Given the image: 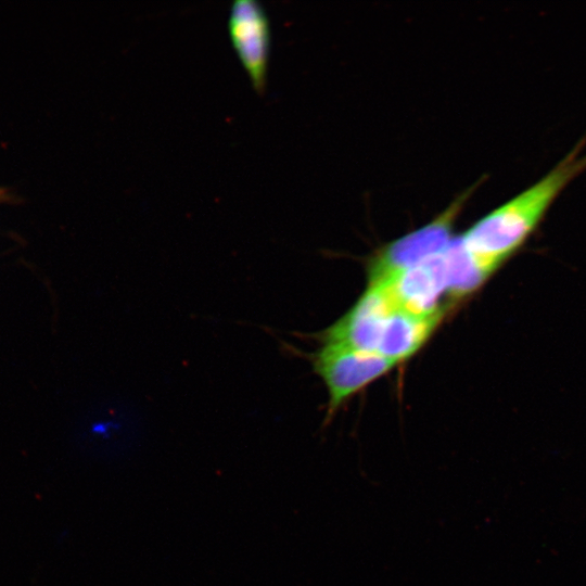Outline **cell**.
Returning a JSON list of instances; mask_svg holds the SVG:
<instances>
[{"instance_id":"6da1fadb","label":"cell","mask_w":586,"mask_h":586,"mask_svg":"<svg viewBox=\"0 0 586 586\" xmlns=\"http://www.w3.org/2000/svg\"><path fill=\"white\" fill-rule=\"evenodd\" d=\"M581 146L530 188L475 221L461 234L466 246L497 270L525 243L565 187L586 169Z\"/></svg>"},{"instance_id":"7a4b0ae2","label":"cell","mask_w":586,"mask_h":586,"mask_svg":"<svg viewBox=\"0 0 586 586\" xmlns=\"http://www.w3.org/2000/svg\"><path fill=\"white\" fill-rule=\"evenodd\" d=\"M474 187L462 192L429 224L377 251L368 263L369 284H384L396 275L442 254L454 235V226Z\"/></svg>"},{"instance_id":"3957f363","label":"cell","mask_w":586,"mask_h":586,"mask_svg":"<svg viewBox=\"0 0 586 586\" xmlns=\"http://www.w3.org/2000/svg\"><path fill=\"white\" fill-rule=\"evenodd\" d=\"M313 365L328 390L329 408L334 410L397 362L377 352L324 343L314 356Z\"/></svg>"},{"instance_id":"277c9868","label":"cell","mask_w":586,"mask_h":586,"mask_svg":"<svg viewBox=\"0 0 586 586\" xmlns=\"http://www.w3.org/2000/svg\"><path fill=\"white\" fill-rule=\"evenodd\" d=\"M395 307L385 285L368 284L353 307L324 331V343L378 353L387 318Z\"/></svg>"},{"instance_id":"5b68a950","label":"cell","mask_w":586,"mask_h":586,"mask_svg":"<svg viewBox=\"0 0 586 586\" xmlns=\"http://www.w3.org/2000/svg\"><path fill=\"white\" fill-rule=\"evenodd\" d=\"M228 28L253 86L263 90L270 43L269 23L264 9L255 0H234L229 11Z\"/></svg>"},{"instance_id":"8992f818","label":"cell","mask_w":586,"mask_h":586,"mask_svg":"<svg viewBox=\"0 0 586 586\" xmlns=\"http://www.w3.org/2000/svg\"><path fill=\"white\" fill-rule=\"evenodd\" d=\"M443 253L382 284L398 307L421 317H443L442 298L448 296Z\"/></svg>"},{"instance_id":"52a82bcc","label":"cell","mask_w":586,"mask_h":586,"mask_svg":"<svg viewBox=\"0 0 586 586\" xmlns=\"http://www.w3.org/2000/svg\"><path fill=\"white\" fill-rule=\"evenodd\" d=\"M442 317H421L408 313L396 305L387 318L378 353L400 362L415 353L430 337Z\"/></svg>"},{"instance_id":"ba28073f","label":"cell","mask_w":586,"mask_h":586,"mask_svg":"<svg viewBox=\"0 0 586 586\" xmlns=\"http://www.w3.org/2000/svg\"><path fill=\"white\" fill-rule=\"evenodd\" d=\"M447 295L454 301L464 298L480 289L495 269L464 244L461 235H455L443 253Z\"/></svg>"},{"instance_id":"9c48e42d","label":"cell","mask_w":586,"mask_h":586,"mask_svg":"<svg viewBox=\"0 0 586 586\" xmlns=\"http://www.w3.org/2000/svg\"><path fill=\"white\" fill-rule=\"evenodd\" d=\"M125 407L111 406L101 408L100 413L89 424L92 438L105 446L125 438L133 429V418Z\"/></svg>"}]
</instances>
